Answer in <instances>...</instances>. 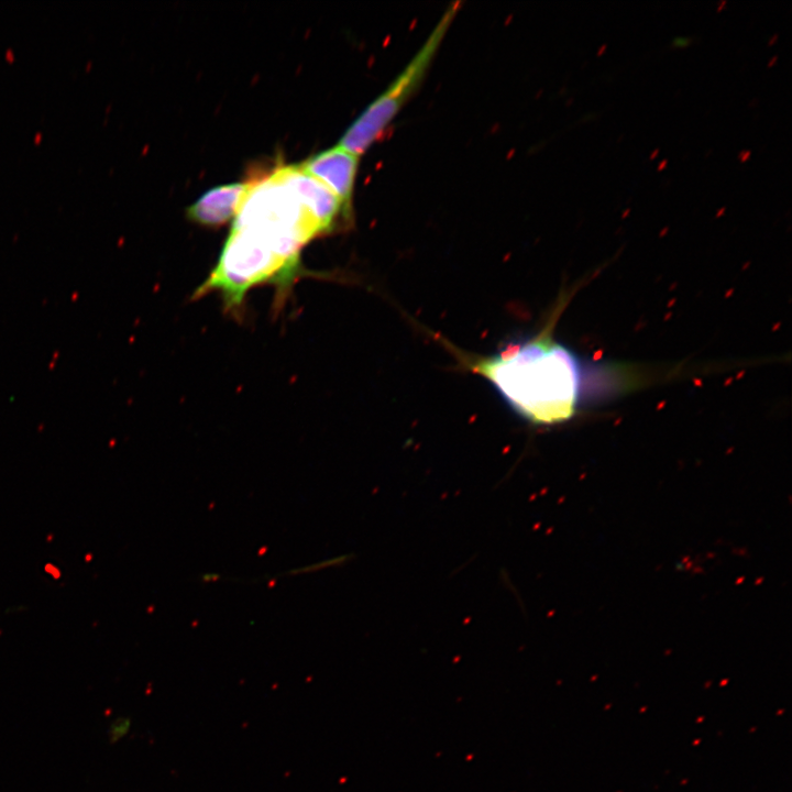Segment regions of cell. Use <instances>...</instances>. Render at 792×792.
Returning a JSON list of instances; mask_svg holds the SVG:
<instances>
[{"label":"cell","mask_w":792,"mask_h":792,"mask_svg":"<svg viewBox=\"0 0 792 792\" xmlns=\"http://www.w3.org/2000/svg\"><path fill=\"white\" fill-rule=\"evenodd\" d=\"M553 320L491 355L459 354L468 371L485 378L516 415L535 426L566 422L581 403L582 363L553 339Z\"/></svg>","instance_id":"6da1fadb"},{"label":"cell","mask_w":792,"mask_h":792,"mask_svg":"<svg viewBox=\"0 0 792 792\" xmlns=\"http://www.w3.org/2000/svg\"><path fill=\"white\" fill-rule=\"evenodd\" d=\"M245 184L231 229L257 242L296 282L306 274L300 264L301 249L324 234L320 223L277 167Z\"/></svg>","instance_id":"7a4b0ae2"},{"label":"cell","mask_w":792,"mask_h":792,"mask_svg":"<svg viewBox=\"0 0 792 792\" xmlns=\"http://www.w3.org/2000/svg\"><path fill=\"white\" fill-rule=\"evenodd\" d=\"M457 10L453 4L446 11L405 69L349 127L339 146L360 156L381 136L420 85Z\"/></svg>","instance_id":"3957f363"},{"label":"cell","mask_w":792,"mask_h":792,"mask_svg":"<svg viewBox=\"0 0 792 792\" xmlns=\"http://www.w3.org/2000/svg\"><path fill=\"white\" fill-rule=\"evenodd\" d=\"M277 169L301 196L324 234L334 231L341 221H350L351 213L344 209L338 197L300 165H282Z\"/></svg>","instance_id":"277c9868"},{"label":"cell","mask_w":792,"mask_h":792,"mask_svg":"<svg viewBox=\"0 0 792 792\" xmlns=\"http://www.w3.org/2000/svg\"><path fill=\"white\" fill-rule=\"evenodd\" d=\"M359 156L336 146L308 158L300 167L326 185L351 213Z\"/></svg>","instance_id":"5b68a950"},{"label":"cell","mask_w":792,"mask_h":792,"mask_svg":"<svg viewBox=\"0 0 792 792\" xmlns=\"http://www.w3.org/2000/svg\"><path fill=\"white\" fill-rule=\"evenodd\" d=\"M245 189V183L211 188L188 207L187 216L193 221L207 227L224 224L234 218Z\"/></svg>","instance_id":"8992f818"},{"label":"cell","mask_w":792,"mask_h":792,"mask_svg":"<svg viewBox=\"0 0 792 792\" xmlns=\"http://www.w3.org/2000/svg\"><path fill=\"white\" fill-rule=\"evenodd\" d=\"M132 726V722L127 716H119L111 721V723L108 726V739L111 744H116L127 737V735L130 733Z\"/></svg>","instance_id":"52a82bcc"},{"label":"cell","mask_w":792,"mask_h":792,"mask_svg":"<svg viewBox=\"0 0 792 792\" xmlns=\"http://www.w3.org/2000/svg\"><path fill=\"white\" fill-rule=\"evenodd\" d=\"M694 40L695 38L693 36H688V35L686 36H675L672 38L670 46L683 48V47L690 46L694 42Z\"/></svg>","instance_id":"ba28073f"},{"label":"cell","mask_w":792,"mask_h":792,"mask_svg":"<svg viewBox=\"0 0 792 792\" xmlns=\"http://www.w3.org/2000/svg\"><path fill=\"white\" fill-rule=\"evenodd\" d=\"M750 154H751L750 150H743V151L738 154V158H739L740 162H746L747 160H749Z\"/></svg>","instance_id":"9c48e42d"},{"label":"cell","mask_w":792,"mask_h":792,"mask_svg":"<svg viewBox=\"0 0 792 792\" xmlns=\"http://www.w3.org/2000/svg\"><path fill=\"white\" fill-rule=\"evenodd\" d=\"M667 164H668V161H667V160H662V161L658 164V169H659V170L663 169V168L667 166Z\"/></svg>","instance_id":"30bf717a"},{"label":"cell","mask_w":792,"mask_h":792,"mask_svg":"<svg viewBox=\"0 0 792 792\" xmlns=\"http://www.w3.org/2000/svg\"><path fill=\"white\" fill-rule=\"evenodd\" d=\"M777 59H778V56H777V55H776V56H772V57L770 58L769 63H768V67H771L773 64H776Z\"/></svg>","instance_id":"8fae6325"},{"label":"cell","mask_w":792,"mask_h":792,"mask_svg":"<svg viewBox=\"0 0 792 792\" xmlns=\"http://www.w3.org/2000/svg\"><path fill=\"white\" fill-rule=\"evenodd\" d=\"M777 38H778V34H774V35L770 38V41L768 42V44H769V45H772L773 42L777 41Z\"/></svg>","instance_id":"7c38bea8"},{"label":"cell","mask_w":792,"mask_h":792,"mask_svg":"<svg viewBox=\"0 0 792 792\" xmlns=\"http://www.w3.org/2000/svg\"><path fill=\"white\" fill-rule=\"evenodd\" d=\"M659 153V148H656L652 154H650V160H653L656 155Z\"/></svg>","instance_id":"4fadbf2b"},{"label":"cell","mask_w":792,"mask_h":792,"mask_svg":"<svg viewBox=\"0 0 792 792\" xmlns=\"http://www.w3.org/2000/svg\"><path fill=\"white\" fill-rule=\"evenodd\" d=\"M605 48L606 44H603L602 47L597 51V54L601 55Z\"/></svg>","instance_id":"5bb4252c"},{"label":"cell","mask_w":792,"mask_h":792,"mask_svg":"<svg viewBox=\"0 0 792 792\" xmlns=\"http://www.w3.org/2000/svg\"><path fill=\"white\" fill-rule=\"evenodd\" d=\"M725 4H726V1L724 0L723 2L719 3L717 10L718 11L722 10Z\"/></svg>","instance_id":"9a60e30c"}]
</instances>
